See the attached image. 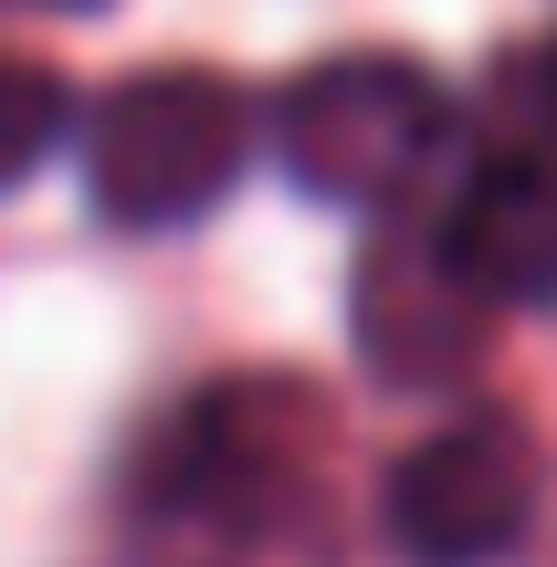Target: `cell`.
<instances>
[{
	"label": "cell",
	"instance_id": "1",
	"mask_svg": "<svg viewBox=\"0 0 557 567\" xmlns=\"http://www.w3.org/2000/svg\"><path fill=\"white\" fill-rule=\"evenodd\" d=\"M74 147H84V189H95L105 221L179 231L231 200V179L252 158V105L243 84L200 74V63H158V74H126L116 95L84 105Z\"/></svg>",
	"mask_w": 557,
	"mask_h": 567
},
{
	"label": "cell",
	"instance_id": "2",
	"mask_svg": "<svg viewBox=\"0 0 557 567\" xmlns=\"http://www.w3.org/2000/svg\"><path fill=\"white\" fill-rule=\"evenodd\" d=\"M453 137V95L400 53H327L274 105V158L337 210H400Z\"/></svg>",
	"mask_w": 557,
	"mask_h": 567
},
{
	"label": "cell",
	"instance_id": "3",
	"mask_svg": "<svg viewBox=\"0 0 557 567\" xmlns=\"http://www.w3.org/2000/svg\"><path fill=\"white\" fill-rule=\"evenodd\" d=\"M390 547L411 567H495L526 547L537 526V452L516 421L474 410V421H442L432 442H411L390 463Z\"/></svg>",
	"mask_w": 557,
	"mask_h": 567
},
{
	"label": "cell",
	"instance_id": "4",
	"mask_svg": "<svg viewBox=\"0 0 557 567\" xmlns=\"http://www.w3.org/2000/svg\"><path fill=\"white\" fill-rule=\"evenodd\" d=\"M295 410L285 389H210V400L179 410V431L158 442V463H147V515H158L168 536H221V547H243V536H264L274 494H285V442H295Z\"/></svg>",
	"mask_w": 557,
	"mask_h": 567
},
{
	"label": "cell",
	"instance_id": "5",
	"mask_svg": "<svg viewBox=\"0 0 557 567\" xmlns=\"http://www.w3.org/2000/svg\"><path fill=\"white\" fill-rule=\"evenodd\" d=\"M484 326H495V305L453 274V252H442L432 221L390 231V243L358 264V347H369V368L390 389H453L463 368H474Z\"/></svg>",
	"mask_w": 557,
	"mask_h": 567
},
{
	"label": "cell",
	"instance_id": "6",
	"mask_svg": "<svg viewBox=\"0 0 557 567\" xmlns=\"http://www.w3.org/2000/svg\"><path fill=\"white\" fill-rule=\"evenodd\" d=\"M442 252L484 305H557V158L547 147H495L463 168V189L442 200Z\"/></svg>",
	"mask_w": 557,
	"mask_h": 567
},
{
	"label": "cell",
	"instance_id": "7",
	"mask_svg": "<svg viewBox=\"0 0 557 567\" xmlns=\"http://www.w3.org/2000/svg\"><path fill=\"white\" fill-rule=\"evenodd\" d=\"M63 137H74L63 74H53V63H11V53H0V189H21Z\"/></svg>",
	"mask_w": 557,
	"mask_h": 567
},
{
	"label": "cell",
	"instance_id": "8",
	"mask_svg": "<svg viewBox=\"0 0 557 567\" xmlns=\"http://www.w3.org/2000/svg\"><path fill=\"white\" fill-rule=\"evenodd\" d=\"M11 11H95V0H11Z\"/></svg>",
	"mask_w": 557,
	"mask_h": 567
},
{
	"label": "cell",
	"instance_id": "9",
	"mask_svg": "<svg viewBox=\"0 0 557 567\" xmlns=\"http://www.w3.org/2000/svg\"><path fill=\"white\" fill-rule=\"evenodd\" d=\"M537 84H547V105H557V42H547V63H537Z\"/></svg>",
	"mask_w": 557,
	"mask_h": 567
}]
</instances>
